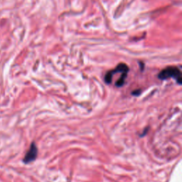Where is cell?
<instances>
[{"instance_id": "cell-3", "label": "cell", "mask_w": 182, "mask_h": 182, "mask_svg": "<svg viewBox=\"0 0 182 182\" xmlns=\"http://www.w3.org/2000/svg\"><path fill=\"white\" fill-rule=\"evenodd\" d=\"M38 154V149L37 147V145L34 142H33L30 146V148L28 150V152H26V154L24 157L23 159L24 162L25 164L30 163L31 161H34L37 159Z\"/></svg>"}, {"instance_id": "cell-2", "label": "cell", "mask_w": 182, "mask_h": 182, "mask_svg": "<svg viewBox=\"0 0 182 182\" xmlns=\"http://www.w3.org/2000/svg\"><path fill=\"white\" fill-rule=\"evenodd\" d=\"M128 72L129 71V68L126 64H120L118 66L116 67L114 70L110 71L106 73L105 76V81L107 84H110L112 82V76L114 74L118 73H122V72Z\"/></svg>"}, {"instance_id": "cell-1", "label": "cell", "mask_w": 182, "mask_h": 182, "mask_svg": "<svg viewBox=\"0 0 182 182\" xmlns=\"http://www.w3.org/2000/svg\"><path fill=\"white\" fill-rule=\"evenodd\" d=\"M158 78L161 80H167L173 78L176 80L179 85L181 84V73L179 68L175 66L167 67L159 73Z\"/></svg>"}]
</instances>
